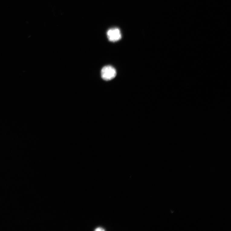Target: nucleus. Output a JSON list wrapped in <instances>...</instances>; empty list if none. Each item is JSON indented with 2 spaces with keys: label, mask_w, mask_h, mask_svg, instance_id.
I'll return each mask as SVG.
<instances>
[{
  "label": "nucleus",
  "mask_w": 231,
  "mask_h": 231,
  "mask_svg": "<svg viewBox=\"0 0 231 231\" xmlns=\"http://www.w3.org/2000/svg\"><path fill=\"white\" fill-rule=\"evenodd\" d=\"M117 74L116 70L111 66H106L102 68L101 71V77L104 80L109 81L115 77Z\"/></svg>",
  "instance_id": "nucleus-1"
},
{
  "label": "nucleus",
  "mask_w": 231,
  "mask_h": 231,
  "mask_svg": "<svg viewBox=\"0 0 231 231\" xmlns=\"http://www.w3.org/2000/svg\"><path fill=\"white\" fill-rule=\"evenodd\" d=\"M107 35L109 40L113 42L119 40L122 38L120 31L117 28H113L109 30Z\"/></svg>",
  "instance_id": "nucleus-2"
},
{
  "label": "nucleus",
  "mask_w": 231,
  "mask_h": 231,
  "mask_svg": "<svg viewBox=\"0 0 231 231\" xmlns=\"http://www.w3.org/2000/svg\"><path fill=\"white\" fill-rule=\"evenodd\" d=\"M105 230L103 228H101V227H99L97 228H96V229H95V231H104Z\"/></svg>",
  "instance_id": "nucleus-3"
}]
</instances>
